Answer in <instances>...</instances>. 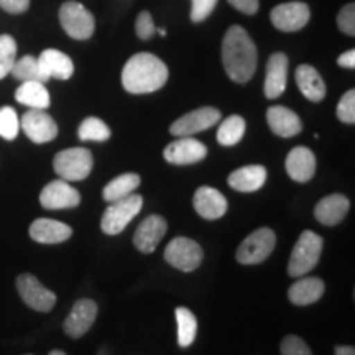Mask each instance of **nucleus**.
Instances as JSON below:
<instances>
[{"mask_svg":"<svg viewBox=\"0 0 355 355\" xmlns=\"http://www.w3.org/2000/svg\"><path fill=\"white\" fill-rule=\"evenodd\" d=\"M257 46L247 30L232 25L222 42V63L227 76L237 84H245L254 78L257 69Z\"/></svg>","mask_w":355,"mask_h":355,"instance_id":"f257e3e1","label":"nucleus"},{"mask_svg":"<svg viewBox=\"0 0 355 355\" xmlns=\"http://www.w3.org/2000/svg\"><path fill=\"white\" fill-rule=\"evenodd\" d=\"M168 81L166 64L152 53H137L122 69V86L130 94H150Z\"/></svg>","mask_w":355,"mask_h":355,"instance_id":"f03ea898","label":"nucleus"},{"mask_svg":"<svg viewBox=\"0 0 355 355\" xmlns=\"http://www.w3.org/2000/svg\"><path fill=\"white\" fill-rule=\"evenodd\" d=\"M322 245V237H319L313 230H304L291 252L290 263H288L290 277L300 278L308 275L321 259Z\"/></svg>","mask_w":355,"mask_h":355,"instance_id":"7ed1b4c3","label":"nucleus"},{"mask_svg":"<svg viewBox=\"0 0 355 355\" xmlns=\"http://www.w3.org/2000/svg\"><path fill=\"white\" fill-rule=\"evenodd\" d=\"M92 166H94V158L87 148L81 146H73L66 148L63 152L56 153L53 159V168L56 175H60L64 181H83L91 175Z\"/></svg>","mask_w":355,"mask_h":355,"instance_id":"20e7f679","label":"nucleus"},{"mask_svg":"<svg viewBox=\"0 0 355 355\" xmlns=\"http://www.w3.org/2000/svg\"><path fill=\"white\" fill-rule=\"evenodd\" d=\"M144 206V198L140 194H128V196L119 199L109 204L107 209L102 216L101 227L104 234L117 235L133 220V217L139 214Z\"/></svg>","mask_w":355,"mask_h":355,"instance_id":"39448f33","label":"nucleus"},{"mask_svg":"<svg viewBox=\"0 0 355 355\" xmlns=\"http://www.w3.org/2000/svg\"><path fill=\"white\" fill-rule=\"evenodd\" d=\"M60 21L63 30L71 38L81 40V42L91 38L96 30L94 15L83 3L74 2V0H69V2H64L61 6Z\"/></svg>","mask_w":355,"mask_h":355,"instance_id":"423d86ee","label":"nucleus"},{"mask_svg":"<svg viewBox=\"0 0 355 355\" xmlns=\"http://www.w3.org/2000/svg\"><path fill=\"white\" fill-rule=\"evenodd\" d=\"M277 245V235L272 229L261 227L252 232L237 248V261L242 265H259L272 255Z\"/></svg>","mask_w":355,"mask_h":355,"instance_id":"0eeeda50","label":"nucleus"},{"mask_svg":"<svg viewBox=\"0 0 355 355\" xmlns=\"http://www.w3.org/2000/svg\"><path fill=\"white\" fill-rule=\"evenodd\" d=\"M17 291L24 303L38 313H50L56 304V295L44 288L37 277L24 273L17 278Z\"/></svg>","mask_w":355,"mask_h":355,"instance_id":"6e6552de","label":"nucleus"},{"mask_svg":"<svg viewBox=\"0 0 355 355\" xmlns=\"http://www.w3.org/2000/svg\"><path fill=\"white\" fill-rule=\"evenodd\" d=\"M202 248L188 237H176L165 248V260L181 272H194L202 261Z\"/></svg>","mask_w":355,"mask_h":355,"instance_id":"1a4fd4ad","label":"nucleus"},{"mask_svg":"<svg viewBox=\"0 0 355 355\" xmlns=\"http://www.w3.org/2000/svg\"><path fill=\"white\" fill-rule=\"evenodd\" d=\"M21 130L28 137L33 144H48L55 140L58 135V125L55 119L42 109H30L24 114L20 121Z\"/></svg>","mask_w":355,"mask_h":355,"instance_id":"9d476101","label":"nucleus"},{"mask_svg":"<svg viewBox=\"0 0 355 355\" xmlns=\"http://www.w3.org/2000/svg\"><path fill=\"white\" fill-rule=\"evenodd\" d=\"M81 202V194L68 181L56 180L44 186L40 194V204L48 211L73 209Z\"/></svg>","mask_w":355,"mask_h":355,"instance_id":"9b49d317","label":"nucleus"},{"mask_svg":"<svg viewBox=\"0 0 355 355\" xmlns=\"http://www.w3.org/2000/svg\"><path fill=\"white\" fill-rule=\"evenodd\" d=\"M220 112L216 107H201L184 114L171 123L170 132L176 137H191L207 128L214 127L220 121Z\"/></svg>","mask_w":355,"mask_h":355,"instance_id":"f8f14e48","label":"nucleus"},{"mask_svg":"<svg viewBox=\"0 0 355 355\" xmlns=\"http://www.w3.org/2000/svg\"><path fill=\"white\" fill-rule=\"evenodd\" d=\"M207 155V146L193 137H180L171 141L163 152V158L171 165H194L202 162Z\"/></svg>","mask_w":355,"mask_h":355,"instance_id":"ddd939ff","label":"nucleus"},{"mask_svg":"<svg viewBox=\"0 0 355 355\" xmlns=\"http://www.w3.org/2000/svg\"><path fill=\"white\" fill-rule=\"evenodd\" d=\"M275 28L282 32H298L311 19L309 7L304 2H286L277 6L270 13Z\"/></svg>","mask_w":355,"mask_h":355,"instance_id":"4468645a","label":"nucleus"},{"mask_svg":"<svg viewBox=\"0 0 355 355\" xmlns=\"http://www.w3.org/2000/svg\"><path fill=\"white\" fill-rule=\"evenodd\" d=\"M97 311L99 309H97L96 301L87 298L76 301L63 322L66 336H69L71 339H79V337L86 336V332H89L92 324L96 322Z\"/></svg>","mask_w":355,"mask_h":355,"instance_id":"2eb2a0df","label":"nucleus"},{"mask_svg":"<svg viewBox=\"0 0 355 355\" xmlns=\"http://www.w3.org/2000/svg\"><path fill=\"white\" fill-rule=\"evenodd\" d=\"M168 230V224L165 217L162 216H148L141 220V224L137 227L133 234V245L141 254H153L157 250L158 243L165 237Z\"/></svg>","mask_w":355,"mask_h":355,"instance_id":"dca6fc26","label":"nucleus"},{"mask_svg":"<svg viewBox=\"0 0 355 355\" xmlns=\"http://www.w3.org/2000/svg\"><path fill=\"white\" fill-rule=\"evenodd\" d=\"M193 204L198 214L207 220L220 219L227 212V199L220 191L211 188V186H201L194 193Z\"/></svg>","mask_w":355,"mask_h":355,"instance_id":"f3484780","label":"nucleus"},{"mask_svg":"<svg viewBox=\"0 0 355 355\" xmlns=\"http://www.w3.org/2000/svg\"><path fill=\"white\" fill-rule=\"evenodd\" d=\"M285 166L293 181L308 183L316 173V157L306 146H296L288 153Z\"/></svg>","mask_w":355,"mask_h":355,"instance_id":"a211bd4d","label":"nucleus"},{"mask_svg":"<svg viewBox=\"0 0 355 355\" xmlns=\"http://www.w3.org/2000/svg\"><path fill=\"white\" fill-rule=\"evenodd\" d=\"M288 79V58L285 53H273L266 63L265 96L277 99L285 92Z\"/></svg>","mask_w":355,"mask_h":355,"instance_id":"6ab92c4d","label":"nucleus"},{"mask_svg":"<svg viewBox=\"0 0 355 355\" xmlns=\"http://www.w3.org/2000/svg\"><path fill=\"white\" fill-rule=\"evenodd\" d=\"M266 123L275 135L283 139H290L303 130V123L298 115L283 105H273L266 110Z\"/></svg>","mask_w":355,"mask_h":355,"instance_id":"aec40b11","label":"nucleus"},{"mask_svg":"<svg viewBox=\"0 0 355 355\" xmlns=\"http://www.w3.org/2000/svg\"><path fill=\"white\" fill-rule=\"evenodd\" d=\"M28 234L38 243H63L73 235V229L64 222L42 217L32 222Z\"/></svg>","mask_w":355,"mask_h":355,"instance_id":"412c9836","label":"nucleus"},{"mask_svg":"<svg viewBox=\"0 0 355 355\" xmlns=\"http://www.w3.org/2000/svg\"><path fill=\"white\" fill-rule=\"evenodd\" d=\"M40 68H42L43 74L48 79H61V81H68V79L74 74V64L73 60L66 55V53L60 50H44L42 55L38 56Z\"/></svg>","mask_w":355,"mask_h":355,"instance_id":"4be33fe9","label":"nucleus"},{"mask_svg":"<svg viewBox=\"0 0 355 355\" xmlns=\"http://www.w3.org/2000/svg\"><path fill=\"white\" fill-rule=\"evenodd\" d=\"M350 209L349 199L344 194H331V196L322 198L321 201L316 204V209H314V217L318 222H321L322 225H337L339 222L344 220V217L347 216Z\"/></svg>","mask_w":355,"mask_h":355,"instance_id":"5701e85b","label":"nucleus"},{"mask_svg":"<svg viewBox=\"0 0 355 355\" xmlns=\"http://www.w3.org/2000/svg\"><path fill=\"white\" fill-rule=\"evenodd\" d=\"M266 181V168L261 165H250L239 168L227 178V183L232 189L241 193H254L259 191Z\"/></svg>","mask_w":355,"mask_h":355,"instance_id":"b1692460","label":"nucleus"},{"mask_svg":"<svg viewBox=\"0 0 355 355\" xmlns=\"http://www.w3.org/2000/svg\"><path fill=\"white\" fill-rule=\"evenodd\" d=\"M324 290H326V286H324V282L321 278H301L290 286L288 298L296 306H309L322 298Z\"/></svg>","mask_w":355,"mask_h":355,"instance_id":"393cba45","label":"nucleus"},{"mask_svg":"<svg viewBox=\"0 0 355 355\" xmlns=\"http://www.w3.org/2000/svg\"><path fill=\"white\" fill-rule=\"evenodd\" d=\"M296 84L303 96L311 102H321L326 97V84H324L321 74L311 64L298 66L295 73Z\"/></svg>","mask_w":355,"mask_h":355,"instance_id":"a878e982","label":"nucleus"},{"mask_svg":"<svg viewBox=\"0 0 355 355\" xmlns=\"http://www.w3.org/2000/svg\"><path fill=\"white\" fill-rule=\"evenodd\" d=\"M15 99L30 109H48L51 104L46 86L38 81H25L15 91Z\"/></svg>","mask_w":355,"mask_h":355,"instance_id":"bb28decb","label":"nucleus"},{"mask_svg":"<svg viewBox=\"0 0 355 355\" xmlns=\"http://www.w3.org/2000/svg\"><path fill=\"white\" fill-rule=\"evenodd\" d=\"M140 183L141 180L137 173H123V175H119L110 183H107L104 191H102V198L109 202L119 201V199L132 194L133 191L139 188Z\"/></svg>","mask_w":355,"mask_h":355,"instance_id":"cd10ccee","label":"nucleus"},{"mask_svg":"<svg viewBox=\"0 0 355 355\" xmlns=\"http://www.w3.org/2000/svg\"><path fill=\"white\" fill-rule=\"evenodd\" d=\"M175 316L178 324V344L183 349L189 347L196 339L198 319L188 308H176Z\"/></svg>","mask_w":355,"mask_h":355,"instance_id":"c85d7f7f","label":"nucleus"},{"mask_svg":"<svg viewBox=\"0 0 355 355\" xmlns=\"http://www.w3.org/2000/svg\"><path fill=\"white\" fill-rule=\"evenodd\" d=\"M10 74L19 81L25 83V81H38V83H48L50 79L43 74L42 68H40L38 58L35 56H24L20 58L19 61H15L13 68L10 71Z\"/></svg>","mask_w":355,"mask_h":355,"instance_id":"c756f323","label":"nucleus"},{"mask_svg":"<svg viewBox=\"0 0 355 355\" xmlns=\"http://www.w3.org/2000/svg\"><path fill=\"white\" fill-rule=\"evenodd\" d=\"M243 133H245V121L241 115H230L219 125L217 141L222 146H234L243 139Z\"/></svg>","mask_w":355,"mask_h":355,"instance_id":"7c9ffc66","label":"nucleus"},{"mask_svg":"<svg viewBox=\"0 0 355 355\" xmlns=\"http://www.w3.org/2000/svg\"><path fill=\"white\" fill-rule=\"evenodd\" d=\"M78 137L81 141H105L110 139V128L101 119L87 117L79 125Z\"/></svg>","mask_w":355,"mask_h":355,"instance_id":"2f4dec72","label":"nucleus"},{"mask_svg":"<svg viewBox=\"0 0 355 355\" xmlns=\"http://www.w3.org/2000/svg\"><path fill=\"white\" fill-rule=\"evenodd\" d=\"M17 61V42L10 35H0V79L10 74Z\"/></svg>","mask_w":355,"mask_h":355,"instance_id":"473e14b6","label":"nucleus"},{"mask_svg":"<svg viewBox=\"0 0 355 355\" xmlns=\"http://www.w3.org/2000/svg\"><path fill=\"white\" fill-rule=\"evenodd\" d=\"M20 130V121L15 109L6 107L0 109V137L6 140H15Z\"/></svg>","mask_w":355,"mask_h":355,"instance_id":"72a5a7b5","label":"nucleus"},{"mask_svg":"<svg viewBox=\"0 0 355 355\" xmlns=\"http://www.w3.org/2000/svg\"><path fill=\"white\" fill-rule=\"evenodd\" d=\"M337 119L340 122L352 125L355 123V91L349 89L345 94L340 97L339 104H337Z\"/></svg>","mask_w":355,"mask_h":355,"instance_id":"f704fd0d","label":"nucleus"},{"mask_svg":"<svg viewBox=\"0 0 355 355\" xmlns=\"http://www.w3.org/2000/svg\"><path fill=\"white\" fill-rule=\"evenodd\" d=\"M282 355H313L309 345L298 336H286L279 344Z\"/></svg>","mask_w":355,"mask_h":355,"instance_id":"c9c22d12","label":"nucleus"},{"mask_svg":"<svg viewBox=\"0 0 355 355\" xmlns=\"http://www.w3.org/2000/svg\"><path fill=\"white\" fill-rule=\"evenodd\" d=\"M337 25L339 30L349 37L355 35V6L354 3H347L340 8L339 15H337Z\"/></svg>","mask_w":355,"mask_h":355,"instance_id":"e433bc0d","label":"nucleus"},{"mask_svg":"<svg viewBox=\"0 0 355 355\" xmlns=\"http://www.w3.org/2000/svg\"><path fill=\"white\" fill-rule=\"evenodd\" d=\"M157 32V26L153 24V17L150 12H141L139 13L135 20V33L137 37L141 40H150Z\"/></svg>","mask_w":355,"mask_h":355,"instance_id":"4c0bfd02","label":"nucleus"},{"mask_svg":"<svg viewBox=\"0 0 355 355\" xmlns=\"http://www.w3.org/2000/svg\"><path fill=\"white\" fill-rule=\"evenodd\" d=\"M191 20L199 24L211 15L217 6V0H191Z\"/></svg>","mask_w":355,"mask_h":355,"instance_id":"58836bf2","label":"nucleus"},{"mask_svg":"<svg viewBox=\"0 0 355 355\" xmlns=\"http://www.w3.org/2000/svg\"><path fill=\"white\" fill-rule=\"evenodd\" d=\"M227 2L234 8H237L239 12L245 13V15H254V13L259 12V0H227Z\"/></svg>","mask_w":355,"mask_h":355,"instance_id":"ea45409f","label":"nucleus"},{"mask_svg":"<svg viewBox=\"0 0 355 355\" xmlns=\"http://www.w3.org/2000/svg\"><path fill=\"white\" fill-rule=\"evenodd\" d=\"M28 7L30 0H0V8L8 13H24Z\"/></svg>","mask_w":355,"mask_h":355,"instance_id":"a19ab883","label":"nucleus"},{"mask_svg":"<svg viewBox=\"0 0 355 355\" xmlns=\"http://www.w3.org/2000/svg\"><path fill=\"white\" fill-rule=\"evenodd\" d=\"M337 64L343 66V68L354 69L355 68V51L349 50V51L343 53V55L339 56V60H337Z\"/></svg>","mask_w":355,"mask_h":355,"instance_id":"79ce46f5","label":"nucleus"},{"mask_svg":"<svg viewBox=\"0 0 355 355\" xmlns=\"http://www.w3.org/2000/svg\"><path fill=\"white\" fill-rule=\"evenodd\" d=\"M334 355H355V349L352 345H336Z\"/></svg>","mask_w":355,"mask_h":355,"instance_id":"37998d69","label":"nucleus"},{"mask_svg":"<svg viewBox=\"0 0 355 355\" xmlns=\"http://www.w3.org/2000/svg\"><path fill=\"white\" fill-rule=\"evenodd\" d=\"M48 355H68V354L63 352V350H60V349H55V350H51V352Z\"/></svg>","mask_w":355,"mask_h":355,"instance_id":"c03bdc74","label":"nucleus"},{"mask_svg":"<svg viewBox=\"0 0 355 355\" xmlns=\"http://www.w3.org/2000/svg\"><path fill=\"white\" fill-rule=\"evenodd\" d=\"M159 37H166V30H157Z\"/></svg>","mask_w":355,"mask_h":355,"instance_id":"a18cd8bd","label":"nucleus"},{"mask_svg":"<svg viewBox=\"0 0 355 355\" xmlns=\"http://www.w3.org/2000/svg\"><path fill=\"white\" fill-rule=\"evenodd\" d=\"M25 355H33V354H25Z\"/></svg>","mask_w":355,"mask_h":355,"instance_id":"49530a36","label":"nucleus"}]
</instances>
